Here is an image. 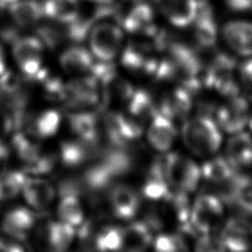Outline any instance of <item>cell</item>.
<instances>
[{
    "instance_id": "1",
    "label": "cell",
    "mask_w": 252,
    "mask_h": 252,
    "mask_svg": "<svg viewBox=\"0 0 252 252\" xmlns=\"http://www.w3.org/2000/svg\"><path fill=\"white\" fill-rule=\"evenodd\" d=\"M222 131L216 120L208 115L186 118L180 128L185 148L197 157H212L221 146Z\"/></svg>"
},
{
    "instance_id": "2",
    "label": "cell",
    "mask_w": 252,
    "mask_h": 252,
    "mask_svg": "<svg viewBox=\"0 0 252 252\" xmlns=\"http://www.w3.org/2000/svg\"><path fill=\"white\" fill-rule=\"evenodd\" d=\"M238 66L239 64L232 54L225 51L217 52L205 71L204 86L215 90L226 98L240 94Z\"/></svg>"
},
{
    "instance_id": "3",
    "label": "cell",
    "mask_w": 252,
    "mask_h": 252,
    "mask_svg": "<svg viewBox=\"0 0 252 252\" xmlns=\"http://www.w3.org/2000/svg\"><path fill=\"white\" fill-rule=\"evenodd\" d=\"M165 178L171 189L189 194L202 180L201 166L190 157L177 152H168L161 160Z\"/></svg>"
},
{
    "instance_id": "4",
    "label": "cell",
    "mask_w": 252,
    "mask_h": 252,
    "mask_svg": "<svg viewBox=\"0 0 252 252\" xmlns=\"http://www.w3.org/2000/svg\"><path fill=\"white\" fill-rule=\"evenodd\" d=\"M224 219V207L220 197L214 194L199 195L190 208L189 226L199 234L215 233Z\"/></svg>"
},
{
    "instance_id": "5",
    "label": "cell",
    "mask_w": 252,
    "mask_h": 252,
    "mask_svg": "<svg viewBox=\"0 0 252 252\" xmlns=\"http://www.w3.org/2000/svg\"><path fill=\"white\" fill-rule=\"evenodd\" d=\"M123 42V31L110 22L98 23L89 34L90 51L101 62L112 61L120 52Z\"/></svg>"
},
{
    "instance_id": "6",
    "label": "cell",
    "mask_w": 252,
    "mask_h": 252,
    "mask_svg": "<svg viewBox=\"0 0 252 252\" xmlns=\"http://www.w3.org/2000/svg\"><path fill=\"white\" fill-rule=\"evenodd\" d=\"M249 100L242 94L227 97V100L216 109V122L222 132L234 134L243 131L250 118Z\"/></svg>"
},
{
    "instance_id": "7",
    "label": "cell",
    "mask_w": 252,
    "mask_h": 252,
    "mask_svg": "<svg viewBox=\"0 0 252 252\" xmlns=\"http://www.w3.org/2000/svg\"><path fill=\"white\" fill-rule=\"evenodd\" d=\"M12 53L18 68L27 77H38L43 63V43L35 36H23L13 43Z\"/></svg>"
},
{
    "instance_id": "8",
    "label": "cell",
    "mask_w": 252,
    "mask_h": 252,
    "mask_svg": "<svg viewBox=\"0 0 252 252\" xmlns=\"http://www.w3.org/2000/svg\"><path fill=\"white\" fill-rule=\"evenodd\" d=\"M178 137V130L173 121L157 109L146 125V140L150 147L159 154L171 151Z\"/></svg>"
},
{
    "instance_id": "9",
    "label": "cell",
    "mask_w": 252,
    "mask_h": 252,
    "mask_svg": "<svg viewBox=\"0 0 252 252\" xmlns=\"http://www.w3.org/2000/svg\"><path fill=\"white\" fill-rule=\"evenodd\" d=\"M220 237L229 252H249L252 249V220L235 217L221 225Z\"/></svg>"
},
{
    "instance_id": "10",
    "label": "cell",
    "mask_w": 252,
    "mask_h": 252,
    "mask_svg": "<svg viewBox=\"0 0 252 252\" xmlns=\"http://www.w3.org/2000/svg\"><path fill=\"white\" fill-rule=\"evenodd\" d=\"M21 195L29 208L34 212L48 209L56 198V190L51 181L39 176H27Z\"/></svg>"
},
{
    "instance_id": "11",
    "label": "cell",
    "mask_w": 252,
    "mask_h": 252,
    "mask_svg": "<svg viewBox=\"0 0 252 252\" xmlns=\"http://www.w3.org/2000/svg\"><path fill=\"white\" fill-rule=\"evenodd\" d=\"M221 36L234 54L252 57V22L228 21L221 28Z\"/></svg>"
},
{
    "instance_id": "12",
    "label": "cell",
    "mask_w": 252,
    "mask_h": 252,
    "mask_svg": "<svg viewBox=\"0 0 252 252\" xmlns=\"http://www.w3.org/2000/svg\"><path fill=\"white\" fill-rule=\"evenodd\" d=\"M108 202L113 216L126 221L134 220L141 208V199L138 192L125 184H118L110 190Z\"/></svg>"
},
{
    "instance_id": "13",
    "label": "cell",
    "mask_w": 252,
    "mask_h": 252,
    "mask_svg": "<svg viewBox=\"0 0 252 252\" xmlns=\"http://www.w3.org/2000/svg\"><path fill=\"white\" fill-rule=\"evenodd\" d=\"M155 2L164 18L177 28L192 25L200 8L197 0H155Z\"/></svg>"
},
{
    "instance_id": "14",
    "label": "cell",
    "mask_w": 252,
    "mask_h": 252,
    "mask_svg": "<svg viewBox=\"0 0 252 252\" xmlns=\"http://www.w3.org/2000/svg\"><path fill=\"white\" fill-rule=\"evenodd\" d=\"M35 212L29 207H15L5 213L1 220L2 231L13 238L22 239L28 236L35 225Z\"/></svg>"
},
{
    "instance_id": "15",
    "label": "cell",
    "mask_w": 252,
    "mask_h": 252,
    "mask_svg": "<svg viewBox=\"0 0 252 252\" xmlns=\"http://www.w3.org/2000/svg\"><path fill=\"white\" fill-rule=\"evenodd\" d=\"M75 238L76 227L56 220L44 226L41 242H43L44 252H67Z\"/></svg>"
},
{
    "instance_id": "16",
    "label": "cell",
    "mask_w": 252,
    "mask_h": 252,
    "mask_svg": "<svg viewBox=\"0 0 252 252\" xmlns=\"http://www.w3.org/2000/svg\"><path fill=\"white\" fill-rule=\"evenodd\" d=\"M154 237L155 235L146 221L132 220L123 226L120 252H147L151 249Z\"/></svg>"
},
{
    "instance_id": "17",
    "label": "cell",
    "mask_w": 252,
    "mask_h": 252,
    "mask_svg": "<svg viewBox=\"0 0 252 252\" xmlns=\"http://www.w3.org/2000/svg\"><path fill=\"white\" fill-rule=\"evenodd\" d=\"M196 43L202 49H211L218 40L219 29L213 9L209 3L201 5L193 23Z\"/></svg>"
},
{
    "instance_id": "18",
    "label": "cell",
    "mask_w": 252,
    "mask_h": 252,
    "mask_svg": "<svg viewBox=\"0 0 252 252\" xmlns=\"http://www.w3.org/2000/svg\"><path fill=\"white\" fill-rule=\"evenodd\" d=\"M224 157L235 169L252 165V136L245 131L231 134Z\"/></svg>"
},
{
    "instance_id": "19",
    "label": "cell",
    "mask_w": 252,
    "mask_h": 252,
    "mask_svg": "<svg viewBox=\"0 0 252 252\" xmlns=\"http://www.w3.org/2000/svg\"><path fill=\"white\" fill-rule=\"evenodd\" d=\"M59 63L61 68L71 75L86 74L91 72L94 66L91 51L79 45L65 49L60 55Z\"/></svg>"
},
{
    "instance_id": "20",
    "label": "cell",
    "mask_w": 252,
    "mask_h": 252,
    "mask_svg": "<svg viewBox=\"0 0 252 252\" xmlns=\"http://www.w3.org/2000/svg\"><path fill=\"white\" fill-rule=\"evenodd\" d=\"M69 126L78 139L94 144L98 137V119L94 113L87 109L72 112L68 116Z\"/></svg>"
},
{
    "instance_id": "21",
    "label": "cell",
    "mask_w": 252,
    "mask_h": 252,
    "mask_svg": "<svg viewBox=\"0 0 252 252\" xmlns=\"http://www.w3.org/2000/svg\"><path fill=\"white\" fill-rule=\"evenodd\" d=\"M192 94L184 87H179L172 91L161 102L160 108L158 109L173 121L187 118L192 108Z\"/></svg>"
},
{
    "instance_id": "22",
    "label": "cell",
    "mask_w": 252,
    "mask_h": 252,
    "mask_svg": "<svg viewBox=\"0 0 252 252\" xmlns=\"http://www.w3.org/2000/svg\"><path fill=\"white\" fill-rule=\"evenodd\" d=\"M170 189L163 172L161 161L155 162L143 183V196L151 201L165 200L171 193Z\"/></svg>"
},
{
    "instance_id": "23",
    "label": "cell",
    "mask_w": 252,
    "mask_h": 252,
    "mask_svg": "<svg viewBox=\"0 0 252 252\" xmlns=\"http://www.w3.org/2000/svg\"><path fill=\"white\" fill-rule=\"evenodd\" d=\"M43 16L58 24H70L79 19L80 5L78 0H44Z\"/></svg>"
},
{
    "instance_id": "24",
    "label": "cell",
    "mask_w": 252,
    "mask_h": 252,
    "mask_svg": "<svg viewBox=\"0 0 252 252\" xmlns=\"http://www.w3.org/2000/svg\"><path fill=\"white\" fill-rule=\"evenodd\" d=\"M235 170L225 157L215 155L201 165L202 179L214 184L230 183L236 175Z\"/></svg>"
},
{
    "instance_id": "25",
    "label": "cell",
    "mask_w": 252,
    "mask_h": 252,
    "mask_svg": "<svg viewBox=\"0 0 252 252\" xmlns=\"http://www.w3.org/2000/svg\"><path fill=\"white\" fill-rule=\"evenodd\" d=\"M56 214L59 220L75 227L81 225L85 220V208L82 200L70 192L60 197L56 206Z\"/></svg>"
},
{
    "instance_id": "26",
    "label": "cell",
    "mask_w": 252,
    "mask_h": 252,
    "mask_svg": "<svg viewBox=\"0 0 252 252\" xmlns=\"http://www.w3.org/2000/svg\"><path fill=\"white\" fill-rule=\"evenodd\" d=\"M227 199L240 208L247 216H252V178L236 174L228 184Z\"/></svg>"
},
{
    "instance_id": "27",
    "label": "cell",
    "mask_w": 252,
    "mask_h": 252,
    "mask_svg": "<svg viewBox=\"0 0 252 252\" xmlns=\"http://www.w3.org/2000/svg\"><path fill=\"white\" fill-rule=\"evenodd\" d=\"M93 144L80 139L63 142L59 149V159L67 167H78L91 157Z\"/></svg>"
},
{
    "instance_id": "28",
    "label": "cell",
    "mask_w": 252,
    "mask_h": 252,
    "mask_svg": "<svg viewBox=\"0 0 252 252\" xmlns=\"http://www.w3.org/2000/svg\"><path fill=\"white\" fill-rule=\"evenodd\" d=\"M8 10L13 22L20 27L33 26L43 17L42 5L36 0H18Z\"/></svg>"
},
{
    "instance_id": "29",
    "label": "cell",
    "mask_w": 252,
    "mask_h": 252,
    "mask_svg": "<svg viewBox=\"0 0 252 252\" xmlns=\"http://www.w3.org/2000/svg\"><path fill=\"white\" fill-rule=\"evenodd\" d=\"M154 9L143 2L135 5L122 20V28L130 32H146L152 29Z\"/></svg>"
},
{
    "instance_id": "30",
    "label": "cell",
    "mask_w": 252,
    "mask_h": 252,
    "mask_svg": "<svg viewBox=\"0 0 252 252\" xmlns=\"http://www.w3.org/2000/svg\"><path fill=\"white\" fill-rule=\"evenodd\" d=\"M127 114L140 124L150 120L157 111L150 94L143 90L134 91L127 101Z\"/></svg>"
},
{
    "instance_id": "31",
    "label": "cell",
    "mask_w": 252,
    "mask_h": 252,
    "mask_svg": "<svg viewBox=\"0 0 252 252\" xmlns=\"http://www.w3.org/2000/svg\"><path fill=\"white\" fill-rule=\"evenodd\" d=\"M62 122L61 113L53 108L41 111L32 123V132L37 139H49L57 134Z\"/></svg>"
},
{
    "instance_id": "32",
    "label": "cell",
    "mask_w": 252,
    "mask_h": 252,
    "mask_svg": "<svg viewBox=\"0 0 252 252\" xmlns=\"http://www.w3.org/2000/svg\"><path fill=\"white\" fill-rule=\"evenodd\" d=\"M123 226L106 224L98 229L94 238V246L97 252H120Z\"/></svg>"
},
{
    "instance_id": "33",
    "label": "cell",
    "mask_w": 252,
    "mask_h": 252,
    "mask_svg": "<svg viewBox=\"0 0 252 252\" xmlns=\"http://www.w3.org/2000/svg\"><path fill=\"white\" fill-rule=\"evenodd\" d=\"M27 174L21 170H5L0 172V201L16 198L22 193Z\"/></svg>"
},
{
    "instance_id": "34",
    "label": "cell",
    "mask_w": 252,
    "mask_h": 252,
    "mask_svg": "<svg viewBox=\"0 0 252 252\" xmlns=\"http://www.w3.org/2000/svg\"><path fill=\"white\" fill-rule=\"evenodd\" d=\"M12 146L18 158L28 166L32 164L42 155L37 144L25 133H16L13 136Z\"/></svg>"
},
{
    "instance_id": "35",
    "label": "cell",
    "mask_w": 252,
    "mask_h": 252,
    "mask_svg": "<svg viewBox=\"0 0 252 252\" xmlns=\"http://www.w3.org/2000/svg\"><path fill=\"white\" fill-rule=\"evenodd\" d=\"M152 252H180L181 243L175 234L161 232L154 237Z\"/></svg>"
},
{
    "instance_id": "36",
    "label": "cell",
    "mask_w": 252,
    "mask_h": 252,
    "mask_svg": "<svg viewBox=\"0 0 252 252\" xmlns=\"http://www.w3.org/2000/svg\"><path fill=\"white\" fill-rule=\"evenodd\" d=\"M193 252H227L220 235L215 233L200 234L195 242Z\"/></svg>"
},
{
    "instance_id": "37",
    "label": "cell",
    "mask_w": 252,
    "mask_h": 252,
    "mask_svg": "<svg viewBox=\"0 0 252 252\" xmlns=\"http://www.w3.org/2000/svg\"><path fill=\"white\" fill-rule=\"evenodd\" d=\"M237 76L241 93L252 102V57L239 64Z\"/></svg>"
},
{
    "instance_id": "38",
    "label": "cell",
    "mask_w": 252,
    "mask_h": 252,
    "mask_svg": "<svg viewBox=\"0 0 252 252\" xmlns=\"http://www.w3.org/2000/svg\"><path fill=\"white\" fill-rule=\"evenodd\" d=\"M13 118L11 114L0 107V142H4V139L12 132Z\"/></svg>"
},
{
    "instance_id": "39",
    "label": "cell",
    "mask_w": 252,
    "mask_h": 252,
    "mask_svg": "<svg viewBox=\"0 0 252 252\" xmlns=\"http://www.w3.org/2000/svg\"><path fill=\"white\" fill-rule=\"evenodd\" d=\"M226 7L233 12L252 10V0H224Z\"/></svg>"
},
{
    "instance_id": "40",
    "label": "cell",
    "mask_w": 252,
    "mask_h": 252,
    "mask_svg": "<svg viewBox=\"0 0 252 252\" xmlns=\"http://www.w3.org/2000/svg\"><path fill=\"white\" fill-rule=\"evenodd\" d=\"M6 71V59L3 48L0 45V77L5 74Z\"/></svg>"
},
{
    "instance_id": "41",
    "label": "cell",
    "mask_w": 252,
    "mask_h": 252,
    "mask_svg": "<svg viewBox=\"0 0 252 252\" xmlns=\"http://www.w3.org/2000/svg\"><path fill=\"white\" fill-rule=\"evenodd\" d=\"M18 0H0V8H9Z\"/></svg>"
},
{
    "instance_id": "42",
    "label": "cell",
    "mask_w": 252,
    "mask_h": 252,
    "mask_svg": "<svg viewBox=\"0 0 252 252\" xmlns=\"http://www.w3.org/2000/svg\"><path fill=\"white\" fill-rule=\"evenodd\" d=\"M7 241L0 239V252H7Z\"/></svg>"
},
{
    "instance_id": "43",
    "label": "cell",
    "mask_w": 252,
    "mask_h": 252,
    "mask_svg": "<svg viewBox=\"0 0 252 252\" xmlns=\"http://www.w3.org/2000/svg\"><path fill=\"white\" fill-rule=\"evenodd\" d=\"M88 1L94 2V3H97V4H107V3H109L111 0H88Z\"/></svg>"
},
{
    "instance_id": "44",
    "label": "cell",
    "mask_w": 252,
    "mask_h": 252,
    "mask_svg": "<svg viewBox=\"0 0 252 252\" xmlns=\"http://www.w3.org/2000/svg\"><path fill=\"white\" fill-rule=\"evenodd\" d=\"M248 126H249L250 130L252 131V114L250 115V118H249V122H248Z\"/></svg>"
},
{
    "instance_id": "45",
    "label": "cell",
    "mask_w": 252,
    "mask_h": 252,
    "mask_svg": "<svg viewBox=\"0 0 252 252\" xmlns=\"http://www.w3.org/2000/svg\"><path fill=\"white\" fill-rule=\"evenodd\" d=\"M124 1H128V2H136V3H139V2H142L143 0H124Z\"/></svg>"
}]
</instances>
